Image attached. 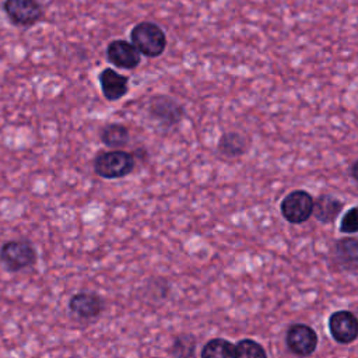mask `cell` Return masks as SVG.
<instances>
[{
	"mask_svg": "<svg viewBox=\"0 0 358 358\" xmlns=\"http://www.w3.org/2000/svg\"><path fill=\"white\" fill-rule=\"evenodd\" d=\"M130 42L145 57L161 56L168 45L165 31L151 21L136 24L130 31Z\"/></svg>",
	"mask_w": 358,
	"mask_h": 358,
	"instance_id": "6da1fadb",
	"label": "cell"
},
{
	"mask_svg": "<svg viewBox=\"0 0 358 358\" xmlns=\"http://www.w3.org/2000/svg\"><path fill=\"white\" fill-rule=\"evenodd\" d=\"M136 158L123 150H110L94 158V172L103 179H120L129 176L136 168Z\"/></svg>",
	"mask_w": 358,
	"mask_h": 358,
	"instance_id": "7a4b0ae2",
	"label": "cell"
},
{
	"mask_svg": "<svg viewBox=\"0 0 358 358\" xmlns=\"http://www.w3.org/2000/svg\"><path fill=\"white\" fill-rule=\"evenodd\" d=\"M0 260L10 271H20L32 267L38 260V253L29 241L14 239L3 243Z\"/></svg>",
	"mask_w": 358,
	"mask_h": 358,
	"instance_id": "3957f363",
	"label": "cell"
},
{
	"mask_svg": "<svg viewBox=\"0 0 358 358\" xmlns=\"http://www.w3.org/2000/svg\"><path fill=\"white\" fill-rule=\"evenodd\" d=\"M313 203L315 199L309 192L296 189L284 196L280 203V211L289 224H302L312 217Z\"/></svg>",
	"mask_w": 358,
	"mask_h": 358,
	"instance_id": "277c9868",
	"label": "cell"
},
{
	"mask_svg": "<svg viewBox=\"0 0 358 358\" xmlns=\"http://www.w3.org/2000/svg\"><path fill=\"white\" fill-rule=\"evenodd\" d=\"M319 337L313 327L305 323H294L287 329L285 345L298 358L310 357L317 348Z\"/></svg>",
	"mask_w": 358,
	"mask_h": 358,
	"instance_id": "5b68a950",
	"label": "cell"
},
{
	"mask_svg": "<svg viewBox=\"0 0 358 358\" xmlns=\"http://www.w3.org/2000/svg\"><path fill=\"white\" fill-rule=\"evenodd\" d=\"M147 112L151 119L157 120L164 127H175L185 117V108L169 95H154L150 99Z\"/></svg>",
	"mask_w": 358,
	"mask_h": 358,
	"instance_id": "8992f818",
	"label": "cell"
},
{
	"mask_svg": "<svg viewBox=\"0 0 358 358\" xmlns=\"http://www.w3.org/2000/svg\"><path fill=\"white\" fill-rule=\"evenodd\" d=\"M3 11L13 25L29 28L43 17V7L38 0H4Z\"/></svg>",
	"mask_w": 358,
	"mask_h": 358,
	"instance_id": "52a82bcc",
	"label": "cell"
},
{
	"mask_svg": "<svg viewBox=\"0 0 358 358\" xmlns=\"http://www.w3.org/2000/svg\"><path fill=\"white\" fill-rule=\"evenodd\" d=\"M329 331L338 344H351L358 338V317L351 310H336L330 315Z\"/></svg>",
	"mask_w": 358,
	"mask_h": 358,
	"instance_id": "ba28073f",
	"label": "cell"
},
{
	"mask_svg": "<svg viewBox=\"0 0 358 358\" xmlns=\"http://www.w3.org/2000/svg\"><path fill=\"white\" fill-rule=\"evenodd\" d=\"M106 59L117 69L134 70L141 62V53L131 42L113 39L106 46Z\"/></svg>",
	"mask_w": 358,
	"mask_h": 358,
	"instance_id": "9c48e42d",
	"label": "cell"
},
{
	"mask_svg": "<svg viewBox=\"0 0 358 358\" xmlns=\"http://www.w3.org/2000/svg\"><path fill=\"white\" fill-rule=\"evenodd\" d=\"M69 309L81 319H94L102 313L105 309V302L95 292L80 291L70 298Z\"/></svg>",
	"mask_w": 358,
	"mask_h": 358,
	"instance_id": "30bf717a",
	"label": "cell"
},
{
	"mask_svg": "<svg viewBox=\"0 0 358 358\" xmlns=\"http://www.w3.org/2000/svg\"><path fill=\"white\" fill-rule=\"evenodd\" d=\"M102 95L108 101H117L129 92V77L117 73L113 69L105 67L98 74Z\"/></svg>",
	"mask_w": 358,
	"mask_h": 358,
	"instance_id": "8fae6325",
	"label": "cell"
},
{
	"mask_svg": "<svg viewBox=\"0 0 358 358\" xmlns=\"http://www.w3.org/2000/svg\"><path fill=\"white\" fill-rule=\"evenodd\" d=\"M250 147V140L239 131H225L217 143V151L221 157L235 159L243 157Z\"/></svg>",
	"mask_w": 358,
	"mask_h": 358,
	"instance_id": "7c38bea8",
	"label": "cell"
},
{
	"mask_svg": "<svg viewBox=\"0 0 358 358\" xmlns=\"http://www.w3.org/2000/svg\"><path fill=\"white\" fill-rule=\"evenodd\" d=\"M344 208V203L327 193L319 194L313 203V217L322 224H331L340 215Z\"/></svg>",
	"mask_w": 358,
	"mask_h": 358,
	"instance_id": "4fadbf2b",
	"label": "cell"
},
{
	"mask_svg": "<svg viewBox=\"0 0 358 358\" xmlns=\"http://www.w3.org/2000/svg\"><path fill=\"white\" fill-rule=\"evenodd\" d=\"M333 259L338 266L352 267L358 264V238L357 236H344L334 242Z\"/></svg>",
	"mask_w": 358,
	"mask_h": 358,
	"instance_id": "5bb4252c",
	"label": "cell"
},
{
	"mask_svg": "<svg viewBox=\"0 0 358 358\" xmlns=\"http://www.w3.org/2000/svg\"><path fill=\"white\" fill-rule=\"evenodd\" d=\"M101 143L112 150H120L129 144L130 131L122 123H109L102 127L99 133Z\"/></svg>",
	"mask_w": 358,
	"mask_h": 358,
	"instance_id": "9a60e30c",
	"label": "cell"
},
{
	"mask_svg": "<svg viewBox=\"0 0 358 358\" xmlns=\"http://www.w3.org/2000/svg\"><path fill=\"white\" fill-rule=\"evenodd\" d=\"M200 358H235V344L222 337L211 338L201 348Z\"/></svg>",
	"mask_w": 358,
	"mask_h": 358,
	"instance_id": "2e32d148",
	"label": "cell"
},
{
	"mask_svg": "<svg viewBox=\"0 0 358 358\" xmlns=\"http://www.w3.org/2000/svg\"><path fill=\"white\" fill-rule=\"evenodd\" d=\"M196 344L197 340L193 334H178L173 338L172 345L169 347L168 352L173 358H193L194 351H196Z\"/></svg>",
	"mask_w": 358,
	"mask_h": 358,
	"instance_id": "e0dca14e",
	"label": "cell"
},
{
	"mask_svg": "<svg viewBox=\"0 0 358 358\" xmlns=\"http://www.w3.org/2000/svg\"><path fill=\"white\" fill-rule=\"evenodd\" d=\"M235 358H268V355L260 343L252 338H242L235 344Z\"/></svg>",
	"mask_w": 358,
	"mask_h": 358,
	"instance_id": "ac0fdd59",
	"label": "cell"
},
{
	"mask_svg": "<svg viewBox=\"0 0 358 358\" xmlns=\"http://www.w3.org/2000/svg\"><path fill=\"white\" fill-rule=\"evenodd\" d=\"M341 234H357L358 232V207H352L347 210V213L343 215L338 227Z\"/></svg>",
	"mask_w": 358,
	"mask_h": 358,
	"instance_id": "d6986e66",
	"label": "cell"
},
{
	"mask_svg": "<svg viewBox=\"0 0 358 358\" xmlns=\"http://www.w3.org/2000/svg\"><path fill=\"white\" fill-rule=\"evenodd\" d=\"M131 154L136 158V161L140 159L141 162H147V159H148V151L145 148H136Z\"/></svg>",
	"mask_w": 358,
	"mask_h": 358,
	"instance_id": "ffe728a7",
	"label": "cell"
},
{
	"mask_svg": "<svg viewBox=\"0 0 358 358\" xmlns=\"http://www.w3.org/2000/svg\"><path fill=\"white\" fill-rule=\"evenodd\" d=\"M350 172H351V176H352V179L358 183V159L351 165V168H350Z\"/></svg>",
	"mask_w": 358,
	"mask_h": 358,
	"instance_id": "44dd1931",
	"label": "cell"
}]
</instances>
